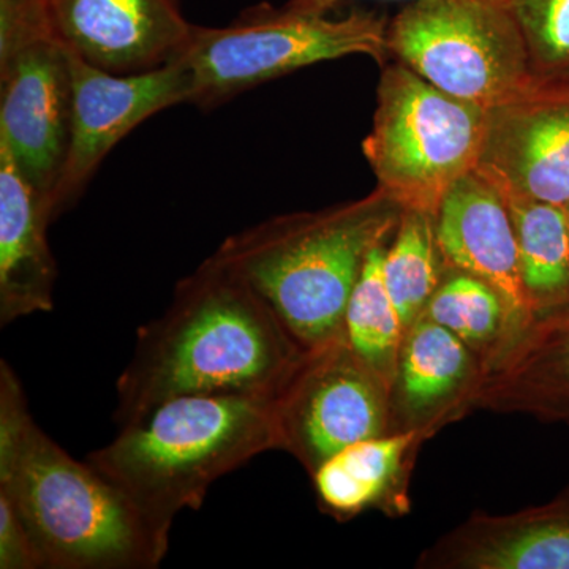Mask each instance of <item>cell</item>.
<instances>
[{"mask_svg":"<svg viewBox=\"0 0 569 569\" xmlns=\"http://www.w3.org/2000/svg\"><path fill=\"white\" fill-rule=\"evenodd\" d=\"M306 351L252 284L211 254L176 284L162 316L138 329L116 383V422L179 396H277Z\"/></svg>","mask_w":569,"mask_h":569,"instance_id":"6da1fadb","label":"cell"},{"mask_svg":"<svg viewBox=\"0 0 569 569\" xmlns=\"http://www.w3.org/2000/svg\"><path fill=\"white\" fill-rule=\"evenodd\" d=\"M0 496L31 531L43 569H152L170 549L122 490L33 419L0 362Z\"/></svg>","mask_w":569,"mask_h":569,"instance_id":"7a4b0ae2","label":"cell"},{"mask_svg":"<svg viewBox=\"0 0 569 569\" xmlns=\"http://www.w3.org/2000/svg\"><path fill=\"white\" fill-rule=\"evenodd\" d=\"M403 208L383 190L320 211L284 213L224 239L213 257L242 277L305 350L343 336L367 257L389 244Z\"/></svg>","mask_w":569,"mask_h":569,"instance_id":"3957f363","label":"cell"},{"mask_svg":"<svg viewBox=\"0 0 569 569\" xmlns=\"http://www.w3.org/2000/svg\"><path fill=\"white\" fill-rule=\"evenodd\" d=\"M274 397H173L121 426L86 460L170 542L176 516L200 509L217 479L282 449Z\"/></svg>","mask_w":569,"mask_h":569,"instance_id":"277c9868","label":"cell"},{"mask_svg":"<svg viewBox=\"0 0 569 569\" xmlns=\"http://www.w3.org/2000/svg\"><path fill=\"white\" fill-rule=\"evenodd\" d=\"M388 26L376 11L331 18L260 3L224 28L192 26L173 62L189 74V103L211 110L313 63L362 54L383 66Z\"/></svg>","mask_w":569,"mask_h":569,"instance_id":"5b68a950","label":"cell"},{"mask_svg":"<svg viewBox=\"0 0 569 569\" xmlns=\"http://www.w3.org/2000/svg\"><path fill=\"white\" fill-rule=\"evenodd\" d=\"M489 110L440 91L403 63L381 66L362 152L377 187L406 209L437 216L448 190L477 170Z\"/></svg>","mask_w":569,"mask_h":569,"instance_id":"8992f818","label":"cell"},{"mask_svg":"<svg viewBox=\"0 0 569 569\" xmlns=\"http://www.w3.org/2000/svg\"><path fill=\"white\" fill-rule=\"evenodd\" d=\"M389 59L440 91L492 110L530 84L529 51L508 0H417L389 21Z\"/></svg>","mask_w":569,"mask_h":569,"instance_id":"52a82bcc","label":"cell"},{"mask_svg":"<svg viewBox=\"0 0 569 569\" xmlns=\"http://www.w3.org/2000/svg\"><path fill=\"white\" fill-rule=\"evenodd\" d=\"M69 48L44 0H0V144L50 201L69 149Z\"/></svg>","mask_w":569,"mask_h":569,"instance_id":"ba28073f","label":"cell"},{"mask_svg":"<svg viewBox=\"0 0 569 569\" xmlns=\"http://www.w3.org/2000/svg\"><path fill=\"white\" fill-rule=\"evenodd\" d=\"M274 400L282 449L310 475L340 449L387 433L392 411L391 387L346 335L307 350Z\"/></svg>","mask_w":569,"mask_h":569,"instance_id":"9c48e42d","label":"cell"},{"mask_svg":"<svg viewBox=\"0 0 569 569\" xmlns=\"http://www.w3.org/2000/svg\"><path fill=\"white\" fill-rule=\"evenodd\" d=\"M71 116L69 149L48 208L52 222L80 200L104 157L156 112L189 103L190 78L179 63L119 74L69 50Z\"/></svg>","mask_w":569,"mask_h":569,"instance_id":"30bf717a","label":"cell"},{"mask_svg":"<svg viewBox=\"0 0 569 569\" xmlns=\"http://www.w3.org/2000/svg\"><path fill=\"white\" fill-rule=\"evenodd\" d=\"M478 170L503 192L569 203V77L531 80L489 110Z\"/></svg>","mask_w":569,"mask_h":569,"instance_id":"8fae6325","label":"cell"},{"mask_svg":"<svg viewBox=\"0 0 569 569\" xmlns=\"http://www.w3.org/2000/svg\"><path fill=\"white\" fill-rule=\"evenodd\" d=\"M463 402L569 426V299L508 331L486 355Z\"/></svg>","mask_w":569,"mask_h":569,"instance_id":"7c38bea8","label":"cell"},{"mask_svg":"<svg viewBox=\"0 0 569 569\" xmlns=\"http://www.w3.org/2000/svg\"><path fill=\"white\" fill-rule=\"evenodd\" d=\"M52 31L84 61L112 73L159 69L192 26L178 0H44Z\"/></svg>","mask_w":569,"mask_h":569,"instance_id":"4fadbf2b","label":"cell"},{"mask_svg":"<svg viewBox=\"0 0 569 569\" xmlns=\"http://www.w3.org/2000/svg\"><path fill=\"white\" fill-rule=\"evenodd\" d=\"M436 224L448 268L492 287L507 306L511 329L522 325L533 306L520 279L515 223L500 187L478 168L470 171L445 194Z\"/></svg>","mask_w":569,"mask_h":569,"instance_id":"5bb4252c","label":"cell"},{"mask_svg":"<svg viewBox=\"0 0 569 569\" xmlns=\"http://www.w3.org/2000/svg\"><path fill=\"white\" fill-rule=\"evenodd\" d=\"M421 568L569 569V488L541 507L477 512L422 552Z\"/></svg>","mask_w":569,"mask_h":569,"instance_id":"9a60e30c","label":"cell"},{"mask_svg":"<svg viewBox=\"0 0 569 569\" xmlns=\"http://www.w3.org/2000/svg\"><path fill=\"white\" fill-rule=\"evenodd\" d=\"M50 208L0 144V325L50 312L58 264L48 242Z\"/></svg>","mask_w":569,"mask_h":569,"instance_id":"2e32d148","label":"cell"},{"mask_svg":"<svg viewBox=\"0 0 569 569\" xmlns=\"http://www.w3.org/2000/svg\"><path fill=\"white\" fill-rule=\"evenodd\" d=\"M479 366L462 339L422 313L403 337L391 389L392 410L403 429L427 432L438 415L459 410Z\"/></svg>","mask_w":569,"mask_h":569,"instance_id":"e0dca14e","label":"cell"},{"mask_svg":"<svg viewBox=\"0 0 569 569\" xmlns=\"http://www.w3.org/2000/svg\"><path fill=\"white\" fill-rule=\"evenodd\" d=\"M422 429H399L356 441L316 468L310 477L326 511L351 518L387 493Z\"/></svg>","mask_w":569,"mask_h":569,"instance_id":"ac0fdd59","label":"cell"},{"mask_svg":"<svg viewBox=\"0 0 569 569\" xmlns=\"http://www.w3.org/2000/svg\"><path fill=\"white\" fill-rule=\"evenodd\" d=\"M503 193L515 223L520 279L533 312L568 301L569 231L565 206Z\"/></svg>","mask_w":569,"mask_h":569,"instance_id":"d6986e66","label":"cell"},{"mask_svg":"<svg viewBox=\"0 0 569 569\" xmlns=\"http://www.w3.org/2000/svg\"><path fill=\"white\" fill-rule=\"evenodd\" d=\"M433 213L406 209L383 257V279L406 335L425 313L447 271Z\"/></svg>","mask_w":569,"mask_h":569,"instance_id":"ffe728a7","label":"cell"},{"mask_svg":"<svg viewBox=\"0 0 569 569\" xmlns=\"http://www.w3.org/2000/svg\"><path fill=\"white\" fill-rule=\"evenodd\" d=\"M387 244L367 257L343 320L348 346L392 389L406 328L383 279Z\"/></svg>","mask_w":569,"mask_h":569,"instance_id":"44dd1931","label":"cell"},{"mask_svg":"<svg viewBox=\"0 0 569 569\" xmlns=\"http://www.w3.org/2000/svg\"><path fill=\"white\" fill-rule=\"evenodd\" d=\"M425 313L471 350H486V355L511 329V317L500 295L478 277L448 266Z\"/></svg>","mask_w":569,"mask_h":569,"instance_id":"7402d4cb","label":"cell"},{"mask_svg":"<svg viewBox=\"0 0 569 569\" xmlns=\"http://www.w3.org/2000/svg\"><path fill=\"white\" fill-rule=\"evenodd\" d=\"M526 40L533 80L569 77V0H508Z\"/></svg>","mask_w":569,"mask_h":569,"instance_id":"603a6c76","label":"cell"},{"mask_svg":"<svg viewBox=\"0 0 569 569\" xmlns=\"http://www.w3.org/2000/svg\"><path fill=\"white\" fill-rule=\"evenodd\" d=\"M0 569H43L31 531L3 496H0Z\"/></svg>","mask_w":569,"mask_h":569,"instance_id":"cb8c5ba5","label":"cell"},{"mask_svg":"<svg viewBox=\"0 0 569 569\" xmlns=\"http://www.w3.org/2000/svg\"><path fill=\"white\" fill-rule=\"evenodd\" d=\"M346 2H348V0H288L284 6L291 10L302 11V13L329 14L331 11H335L337 7ZM397 2L411 3L417 2V0H397Z\"/></svg>","mask_w":569,"mask_h":569,"instance_id":"d4e9b609","label":"cell"},{"mask_svg":"<svg viewBox=\"0 0 569 569\" xmlns=\"http://www.w3.org/2000/svg\"><path fill=\"white\" fill-rule=\"evenodd\" d=\"M565 213H567V223H568V231H569V203L565 204Z\"/></svg>","mask_w":569,"mask_h":569,"instance_id":"484cf974","label":"cell"}]
</instances>
